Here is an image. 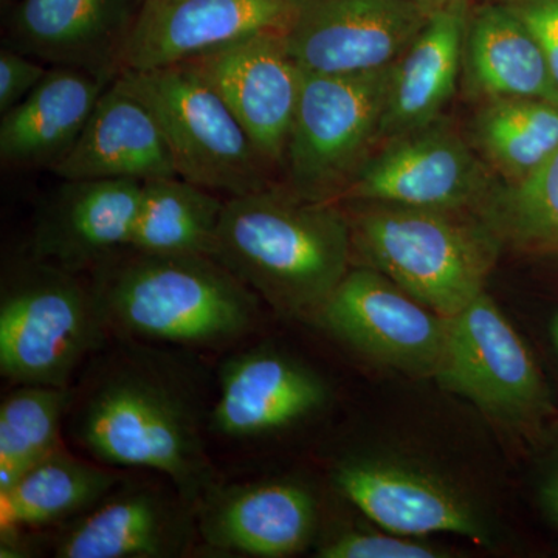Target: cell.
Listing matches in <instances>:
<instances>
[{"label":"cell","mask_w":558,"mask_h":558,"mask_svg":"<svg viewBox=\"0 0 558 558\" xmlns=\"http://www.w3.org/2000/svg\"><path fill=\"white\" fill-rule=\"evenodd\" d=\"M68 421L94 461L165 476L196 508L216 486L199 392L178 365L135 340L106 344L86 363Z\"/></svg>","instance_id":"obj_1"},{"label":"cell","mask_w":558,"mask_h":558,"mask_svg":"<svg viewBox=\"0 0 558 558\" xmlns=\"http://www.w3.org/2000/svg\"><path fill=\"white\" fill-rule=\"evenodd\" d=\"M352 255L339 204L271 185L227 199L213 258L278 314L315 318L347 277Z\"/></svg>","instance_id":"obj_2"},{"label":"cell","mask_w":558,"mask_h":558,"mask_svg":"<svg viewBox=\"0 0 558 558\" xmlns=\"http://www.w3.org/2000/svg\"><path fill=\"white\" fill-rule=\"evenodd\" d=\"M89 275L109 332L121 339L220 349L259 322V296L213 256L126 248Z\"/></svg>","instance_id":"obj_3"},{"label":"cell","mask_w":558,"mask_h":558,"mask_svg":"<svg viewBox=\"0 0 558 558\" xmlns=\"http://www.w3.org/2000/svg\"><path fill=\"white\" fill-rule=\"evenodd\" d=\"M352 250L422 304L453 317L484 293L501 236L478 213L354 202Z\"/></svg>","instance_id":"obj_4"},{"label":"cell","mask_w":558,"mask_h":558,"mask_svg":"<svg viewBox=\"0 0 558 558\" xmlns=\"http://www.w3.org/2000/svg\"><path fill=\"white\" fill-rule=\"evenodd\" d=\"M109 333L89 279L28 256L3 278L0 373L11 384L72 387Z\"/></svg>","instance_id":"obj_5"},{"label":"cell","mask_w":558,"mask_h":558,"mask_svg":"<svg viewBox=\"0 0 558 558\" xmlns=\"http://www.w3.org/2000/svg\"><path fill=\"white\" fill-rule=\"evenodd\" d=\"M116 83L150 110L180 178L226 199L275 185L247 132L190 61L123 70Z\"/></svg>","instance_id":"obj_6"},{"label":"cell","mask_w":558,"mask_h":558,"mask_svg":"<svg viewBox=\"0 0 558 558\" xmlns=\"http://www.w3.org/2000/svg\"><path fill=\"white\" fill-rule=\"evenodd\" d=\"M392 68L360 73L304 70L286 149L289 190L336 204L380 140Z\"/></svg>","instance_id":"obj_7"},{"label":"cell","mask_w":558,"mask_h":558,"mask_svg":"<svg viewBox=\"0 0 558 558\" xmlns=\"http://www.w3.org/2000/svg\"><path fill=\"white\" fill-rule=\"evenodd\" d=\"M435 379L508 427L526 428L550 407L537 363L486 292L449 317L446 352Z\"/></svg>","instance_id":"obj_8"},{"label":"cell","mask_w":558,"mask_h":558,"mask_svg":"<svg viewBox=\"0 0 558 558\" xmlns=\"http://www.w3.org/2000/svg\"><path fill=\"white\" fill-rule=\"evenodd\" d=\"M495 191L475 150L439 119L388 140L363 161L336 204L376 202L484 215Z\"/></svg>","instance_id":"obj_9"},{"label":"cell","mask_w":558,"mask_h":558,"mask_svg":"<svg viewBox=\"0 0 558 558\" xmlns=\"http://www.w3.org/2000/svg\"><path fill=\"white\" fill-rule=\"evenodd\" d=\"M315 319L359 354L411 377L435 379L446 352L449 318L371 267L349 269Z\"/></svg>","instance_id":"obj_10"},{"label":"cell","mask_w":558,"mask_h":558,"mask_svg":"<svg viewBox=\"0 0 558 558\" xmlns=\"http://www.w3.org/2000/svg\"><path fill=\"white\" fill-rule=\"evenodd\" d=\"M197 509L165 476L126 473L89 510L62 524L58 558H174L199 538Z\"/></svg>","instance_id":"obj_11"},{"label":"cell","mask_w":558,"mask_h":558,"mask_svg":"<svg viewBox=\"0 0 558 558\" xmlns=\"http://www.w3.org/2000/svg\"><path fill=\"white\" fill-rule=\"evenodd\" d=\"M429 14L410 0H300L286 38L306 72H371L395 64Z\"/></svg>","instance_id":"obj_12"},{"label":"cell","mask_w":558,"mask_h":558,"mask_svg":"<svg viewBox=\"0 0 558 558\" xmlns=\"http://www.w3.org/2000/svg\"><path fill=\"white\" fill-rule=\"evenodd\" d=\"M190 62L227 102L271 170L284 168L304 73L286 33H258Z\"/></svg>","instance_id":"obj_13"},{"label":"cell","mask_w":558,"mask_h":558,"mask_svg":"<svg viewBox=\"0 0 558 558\" xmlns=\"http://www.w3.org/2000/svg\"><path fill=\"white\" fill-rule=\"evenodd\" d=\"M332 481L363 515L392 534L447 532L492 543L490 526L464 492L427 470L395 459L351 458L336 465Z\"/></svg>","instance_id":"obj_14"},{"label":"cell","mask_w":558,"mask_h":558,"mask_svg":"<svg viewBox=\"0 0 558 558\" xmlns=\"http://www.w3.org/2000/svg\"><path fill=\"white\" fill-rule=\"evenodd\" d=\"M143 182L62 180L33 222L28 258L92 274L130 247Z\"/></svg>","instance_id":"obj_15"},{"label":"cell","mask_w":558,"mask_h":558,"mask_svg":"<svg viewBox=\"0 0 558 558\" xmlns=\"http://www.w3.org/2000/svg\"><path fill=\"white\" fill-rule=\"evenodd\" d=\"M300 0H142L123 70L178 64L264 32L288 33Z\"/></svg>","instance_id":"obj_16"},{"label":"cell","mask_w":558,"mask_h":558,"mask_svg":"<svg viewBox=\"0 0 558 558\" xmlns=\"http://www.w3.org/2000/svg\"><path fill=\"white\" fill-rule=\"evenodd\" d=\"M328 399V385L310 366L275 349L253 348L223 363L209 428L234 440L267 438L315 416Z\"/></svg>","instance_id":"obj_17"},{"label":"cell","mask_w":558,"mask_h":558,"mask_svg":"<svg viewBox=\"0 0 558 558\" xmlns=\"http://www.w3.org/2000/svg\"><path fill=\"white\" fill-rule=\"evenodd\" d=\"M196 509L201 538L216 553L292 557L317 537V498L295 481L216 484Z\"/></svg>","instance_id":"obj_18"},{"label":"cell","mask_w":558,"mask_h":558,"mask_svg":"<svg viewBox=\"0 0 558 558\" xmlns=\"http://www.w3.org/2000/svg\"><path fill=\"white\" fill-rule=\"evenodd\" d=\"M140 7L142 0H21L11 16L9 47L112 84L123 72Z\"/></svg>","instance_id":"obj_19"},{"label":"cell","mask_w":558,"mask_h":558,"mask_svg":"<svg viewBox=\"0 0 558 558\" xmlns=\"http://www.w3.org/2000/svg\"><path fill=\"white\" fill-rule=\"evenodd\" d=\"M109 86L86 70L51 65L20 105L2 113L3 167L53 171L78 142Z\"/></svg>","instance_id":"obj_20"},{"label":"cell","mask_w":558,"mask_h":558,"mask_svg":"<svg viewBox=\"0 0 558 558\" xmlns=\"http://www.w3.org/2000/svg\"><path fill=\"white\" fill-rule=\"evenodd\" d=\"M51 172L61 180L137 182L179 175L153 113L116 81L69 156Z\"/></svg>","instance_id":"obj_21"},{"label":"cell","mask_w":558,"mask_h":558,"mask_svg":"<svg viewBox=\"0 0 558 558\" xmlns=\"http://www.w3.org/2000/svg\"><path fill=\"white\" fill-rule=\"evenodd\" d=\"M468 0L432 11L405 53L395 62L380 138L428 126L457 90L468 39Z\"/></svg>","instance_id":"obj_22"},{"label":"cell","mask_w":558,"mask_h":558,"mask_svg":"<svg viewBox=\"0 0 558 558\" xmlns=\"http://www.w3.org/2000/svg\"><path fill=\"white\" fill-rule=\"evenodd\" d=\"M469 92L484 101L539 98L558 102L545 51L510 7H486L469 22L464 49Z\"/></svg>","instance_id":"obj_23"},{"label":"cell","mask_w":558,"mask_h":558,"mask_svg":"<svg viewBox=\"0 0 558 558\" xmlns=\"http://www.w3.org/2000/svg\"><path fill=\"white\" fill-rule=\"evenodd\" d=\"M126 473L61 447L0 492V532L62 526L97 505Z\"/></svg>","instance_id":"obj_24"},{"label":"cell","mask_w":558,"mask_h":558,"mask_svg":"<svg viewBox=\"0 0 558 558\" xmlns=\"http://www.w3.org/2000/svg\"><path fill=\"white\" fill-rule=\"evenodd\" d=\"M226 197L174 175L143 182L131 250L213 256Z\"/></svg>","instance_id":"obj_25"},{"label":"cell","mask_w":558,"mask_h":558,"mask_svg":"<svg viewBox=\"0 0 558 558\" xmlns=\"http://www.w3.org/2000/svg\"><path fill=\"white\" fill-rule=\"evenodd\" d=\"M473 143L488 167L513 185L527 179L558 150V102L501 98L484 102L473 124Z\"/></svg>","instance_id":"obj_26"},{"label":"cell","mask_w":558,"mask_h":558,"mask_svg":"<svg viewBox=\"0 0 558 558\" xmlns=\"http://www.w3.org/2000/svg\"><path fill=\"white\" fill-rule=\"evenodd\" d=\"M72 387L17 385L0 405V492L62 446Z\"/></svg>","instance_id":"obj_27"},{"label":"cell","mask_w":558,"mask_h":558,"mask_svg":"<svg viewBox=\"0 0 558 558\" xmlns=\"http://www.w3.org/2000/svg\"><path fill=\"white\" fill-rule=\"evenodd\" d=\"M484 218L502 241L524 252L558 256V150L527 179L497 189Z\"/></svg>","instance_id":"obj_28"},{"label":"cell","mask_w":558,"mask_h":558,"mask_svg":"<svg viewBox=\"0 0 558 558\" xmlns=\"http://www.w3.org/2000/svg\"><path fill=\"white\" fill-rule=\"evenodd\" d=\"M319 558H442L446 550L417 537L380 534V532L344 531L325 539L317 549Z\"/></svg>","instance_id":"obj_29"},{"label":"cell","mask_w":558,"mask_h":558,"mask_svg":"<svg viewBox=\"0 0 558 558\" xmlns=\"http://www.w3.org/2000/svg\"><path fill=\"white\" fill-rule=\"evenodd\" d=\"M44 62L7 47L0 51V113L9 112L44 80Z\"/></svg>","instance_id":"obj_30"},{"label":"cell","mask_w":558,"mask_h":558,"mask_svg":"<svg viewBox=\"0 0 558 558\" xmlns=\"http://www.w3.org/2000/svg\"><path fill=\"white\" fill-rule=\"evenodd\" d=\"M509 7L538 39L558 90V0H521Z\"/></svg>","instance_id":"obj_31"},{"label":"cell","mask_w":558,"mask_h":558,"mask_svg":"<svg viewBox=\"0 0 558 558\" xmlns=\"http://www.w3.org/2000/svg\"><path fill=\"white\" fill-rule=\"evenodd\" d=\"M543 495H545L546 508L549 509V512L553 513L558 521V475L549 481Z\"/></svg>","instance_id":"obj_32"},{"label":"cell","mask_w":558,"mask_h":558,"mask_svg":"<svg viewBox=\"0 0 558 558\" xmlns=\"http://www.w3.org/2000/svg\"><path fill=\"white\" fill-rule=\"evenodd\" d=\"M410 2L416 3V5L422 7V9L435 11L449 5V3L454 2V0H410Z\"/></svg>","instance_id":"obj_33"},{"label":"cell","mask_w":558,"mask_h":558,"mask_svg":"<svg viewBox=\"0 0 558 558\" xmlns=\"http://www.w3.org/2000/svg\"><path fill=\"white\" fill-rule=\"evenodd\" d=\"M553 336H554V341H556V344L558 348V317L556 318V322H554Z\"/></svg>","instance_id":"obj_34"}]
</instances>
